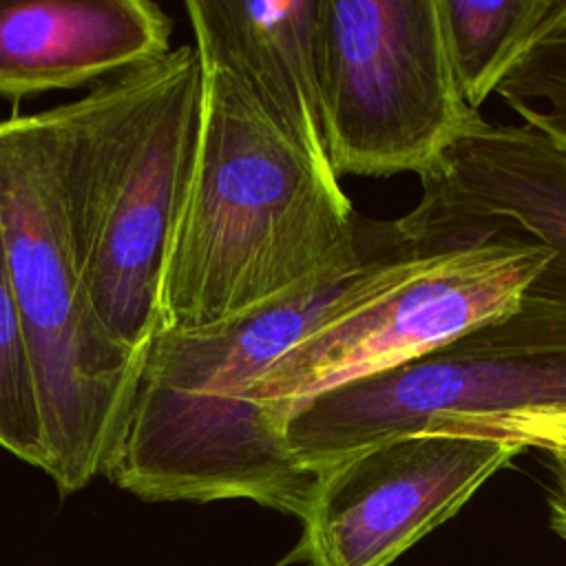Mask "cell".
I'll list each match as a JSON object with an SVG mask.
<instances>
[{"label": "cell", "instance_id": "cell-14", "mask_svg": "<svg viewBox=\"0 0 566 566\" xmlns=\"http://www.w3.org/2000/svg\"><path fill=\"white\" fill-rule=\"evenodd\" d=\"M420 433L489 438L566 453V409H524L502 413H447L436 416Z\"/></svg>", "mask_w": 566, "mask_h": 566}, {"label": "cell", "instance_id": "cell-15", "mask_svg": "<svg viewBox=\"0 0 566 566\" xmlns=\"http://www.w3.org/2000/svg\"><path fill=\"white\" fill-rule=\"evenodd\" d=\"M548 455L553 473V489L548 493V524L562 539H566V453L553 451Z\"/></svg>", "mask_w": 566, "mask_h": 566}, {"label": "cell", "instance_id": "cell-6", "mask_svg": "<svg viewBox=\"0 0 566 566\" xmlns=\"http://www.w3.org/2000/svg\"><path fill=\"white\" fill-rule=\"evenodd\" d=\"M566 409V305L522 303L396 369L316 394L283 422L294 460L321 475L436 416Z\"/></svg>", "mask_w": 566, "mask_h": 566}, {"label": "cell", "instance_id": "cell-11", "mask_svg": "<svg viewBox=\"0 0 566 566\" xmlns=\"http://www.w3.org/2000/svg\"><path fill=\"white\" fill-rule=\"evenodd\" d=\"M184 7L195 42L214 49L287 133L327 161L318 80L321 0H188Z\"/></svg>", "mask_w": 566, "mask_h": 566}, {"label": "cell", "instance_id": "cell-13", "mask_svg": "<svg viewBox=\"0 0 566 566\" xmlns=\"http://www.w3.org/2000/svg\"><path fill=\"white\" fill-rule=\"evenodd\" d=\"M0 447L46 469V431L31 347L18 305L0 223Z\"/></svg>", "mask_w": 566, "mask_h": 566}, {"label": "cell", "instance_id": "cell-12", "mask_svg": "<svg viewBox=\"0 0 566 566\" xmlns=\"http://www.w3.org/2000/svg\"><path fill=\"white\" fill-rule=\"evenodd\" d=\"M440 11L460 91L480 111L524 53L562 18L566 0H440Z\"/></svg>", "mask_w": 566, "mask_h": 566}, {"label": "cell", "instance_id": "cell-2", "mask_svg": "<svg viewBox=\"0 0 566 566\" xmlns=\"http://www.w3.org/2000/svg\"><path fill=\"white\" fill-rule=\"evenodd\" d=\"M195 49L199 135L168 248L164 332L226 323L303 283L352 241L360 214L234 69Z\"/></svg>", "mask_w": 566, "mask_h": 566}, {"label": "cell", "instance_id": "cell-5", "mask_svg": "<svg viewBox=\"0 0 566 566\" xmlns=\"http://www.w3.org/2000/svg\"><path fill=\"white\" fill-rule=\"evenodd\" d=\"M323 133L336 177H424L480 119L460 91L440 0H321Z\"/></svg>", "mask_w": 566, "mask_h": 566}, {"label": "cell", "instance_id": "cell-1", "mask_svg": "<svg viewBox=\"0 0 566 566\" xmlns=\"http://www.w3.org/2000/svg\"><path fill=\"white\" fill-rule=\"evenodd\" d=\"M427 256L398 219L358 214L352 241L303 283L226 323L159 334L106 478L146 502L250 500L303 522L318 475L294 460L245 394L279 356L405 281Z\"/></svg>", "mask_w": 566, "mask_h": 566}, {"label": "cell", "instance_id": "cell-7", "mask_svg": "<svg viewBox=\"0 0 566 566\" xmlns=\"http://www.w3.org/2000/svg\"><path fill=\"white\" fill-rule=\"evenodd\" d=\"M551 256L513 232L429 254L405 281L279 356L245 402L283 433L285 418L316 394L396 369L513 312Z\"/></svg>", "mask_w": 566, "mask_h": 566}, {"label": "cell", "instance_id": "cell-4", "mask_svg": "<svg viewBox=\"0 0 566 566\" xmlns=\"http://www.w3.org/2000/svg\"><path fill=\"white\" fill-rule=\"evenodd\" d=\"M0 223L40 389L44 473L69 495L117 460L144 358L108 336L91 303L40 113L0 119Z\"/></svg>", "mask_w": 566, "mask_h": 566}, {"label": "cell", "instance_id": "cell-8", "mask_svg": "<svg viewBox=\"0 0 566 566\" xmlns=\"http://www.w3.org/2000/svg\"><path fill=\"white\" fill-rule=\"evenodd\" d=\"M520 451L502 440L447 433L371 447L318 475L301 539L279 566H389Z\"/></svg>", "mask_w": 566, "mask_h": 566}, {"label": "cell", "instance_id": "cell-10", "mask_svg": "<svg viewBox=\"0 0 566 566\" xmlns=\"http://www.w3.org/2000/svg\"><path fill=\"white\" fill-rule=\"evenodd\" d=\"M150 0H0V97H29L144 66L170 51Z\"/></svg>", "mask_w": 566, "mask_h": 566}, {"label": "cell", "instance_id": "cell-9", "mask_svg": "<svg viewBox=\"0 0 566 566\" xmlns=\"http://www.w3.org/2000/svg\"><path fill=\"white\" fill-rule=\"evenodd\" d=\"M398 223L424 254L522 234L553 252L524 298L566 305V142L542 128L482 117L420 177Z\"/></svg>", "mask_w": 566, "mask_h": 566}, {"label": "cell", "instance_id": "cell-3", "mask_svg": "<svg viewBox=\"0 0 566 566\" xmlns=\"http://www.w3.org/2000/svg\"><path fill=\"white\" fill-rule=\"evenodd\" d=\"M199 113L195 44L40 113L91 303L108 336L139 358L164 332V274L192 175Z\"/></svg>", "mask_w": 566, "mask_h": 566}]
</instances>
